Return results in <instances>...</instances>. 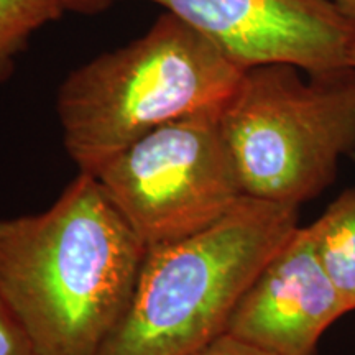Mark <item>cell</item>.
I'll return each instance as SVG.
<instances>
[{
    "label": "cell",
    "mask_w": 355,
    "mask_h": 355,
    "mask_svg": "<svg viewBox=\"0 0 355 355\" xmlns=\"http://www.w3.org/2000/svg\"><path fill=\"white\" fill-rule=\"evenodd\" d=\"M146 250L96 178L79 171L46 211L0 217V295L38 355H97Z\"/></svg>",
    "instance_id": "obj_1"
},
{
    "label": "cell",
    "mask_w": 355,
    "mask_h": 355,
    "mask_svg": "<svg viewBox=\"0 0 355 355\" xmlns=\"http://www.w3.org/2000/svg\"><path fill=\"white\" fill-rule=\"evenodd\" d=\"M243 71L188 21L166 12L125 46L73 69L58 89L63 144L91 173L155 128L222 110Z\"/></svg>",
    "instance_id": "obj_2"
},
{
    "label": "cell",
    "mask_w": 355,
    "mask_h": 355,
    "mask_svg": "<svg viewBox=\"0 0 355 355\" xmlns=\"http://www.w3.org/2000/svg\"><path fill=\"white\" fill-rule=\"evenodd\" d=\"M300 225V207L243 196L224 217L146 250L125 314L97 355H193L227 332L266 261Z\"/></svg>",
    "instance_id": "obj_3"
},
{
    "label": "cell",
    "mask_w": 355,
    "mask_h": 355,
    "mask_svg": "<svg viewBox=\"0 0 355 355\" xmlns=\"http://www.w3.org/2000/svg\"><path fill=\"white\" fill-rule=\"evenodd\" d=\"M243 196L300 207L355 153V69L309 76L290 64L243 71L219 114Z\"/></svg>",
    "instance_id": "obj_4"
},
{
    "label": "cell",
    "mask_w": 355,
    "mask_h": 355,
    "mask_svg": "<svg viewBox=\"0 0 355 355\" xmlns=\"http://www.w3.org/2000/svg\"><path fill=\"white\" fill-rule=\"evenodd\" d=\"M219 114L165 123L89 173L146 248L201 232L243 198Z\"/></svg>",
    "instance_id": "obj_5"
},
{
    "label": "cell",
    "mask_w": 355,
    "mask_h": 355,
    "mask_svg": "<svg viewBox=\"0 0 355 355\" xmlns=\"http://www.w3.org/2000/svg\"><path fill=\"white\" fill-rule=\"evenodd\" d=\"M188 21L242 71L290 64L309 74L349 69L355 21L331 0H144Z\"/></svg>",
    "instance_id": "obj_6"
},
{
    "label": "cell",
    "mask_w": 355,
    "mask_h": 355,
    "mask_svg": "<svg viewBox=\"0 0 355 355\" xmlns=\"http://www.w3.org/2000/svg\"><path fill=\"white\" fill-rule=\"evenodd\" d=\"M347 313L309 225H298L248 286L225 334L273 355H316L326 331Z\"/></svg>",
    "instance_id": "obj_7"
},
{
    "label": "cell",
    "mask_w": 355,
    "mask_h": 355,
    "mask_svg": "<svg viewBox=\"0 0 355 355\" xmlns=\"http://www.w3.org/2000/svg\"><path fill=\"white\" fill-rule=\"evenodd\" d=\"M319 260L349 311H355V184L309 224Z\"/></svg>",
    "instance_id": "obj_8"
},
{
    "label": "cell",
    "mask_w": 355,
    "mask_h": 355,
    "mask_svg": "<svg viewBox=\"0 0 355 355\" xmlns=\"http://www.w3.org/2000/svg\"><path fill=\"white\" fill-rule=\"evenodd\" d=\"M63 13L56 0H0V83L12 76L30 38Z\"/></svg>",
    "instance_id": "obj_9"
},
{
    "label": "cell",
    "mask_w": 355,
    "mask_h": 355,
    "mask_svg": "<svg viewBox=\"0 0 355 355\" xmlns=\"http://www.w3.org/2000/svg\"><path fill=\"white\" fill-rule=\"evenodd\" d=\"M0 355H38L24 327L0 295Z\"/></svg>",
    "instance_id": "obj_10"
},
{
    "label": "cell",
    "mask_w": 355,
    "mask_h": 355,
    "mask_svg": "<svg viewBox=\"0 0 355 355\" xmlns=\"http://www.w3.org/2000/svg\"><path fill=\"white\" fill-rule=\"evenodd\" d=\"M193 355H273L266 350H261L255 345L243 343V340L237 339V337L224 334L217 337L216 340H212L211 344H207L206 347H202Z\"/></svg>",
    "instance_id": "obj_11"
},
{
    "label": "cell",
    "mask_w": 355,
    "mask_h": 355,
    "mask_svg": "<svg viewBox=\"0 0 355 355\" xmlns=\"http://www.w3.org/2000/svg\"><path fill=\"white\" fill-rule=\"evenodd\" d=\"M64 12H76L81 15H96L119 2V0H56Z\"/></svg>",
    "instance_id": "obj_12"
},
{
    "label": "cell",
    "mask_w": 355,
    "mask_h": 355,
    "mask_svg": "<svg viewBox=\"0 0 355 355\" xmlns=\"http://www.w3.org/2000/svg\"><path fill=\"white\" fill-rule=\"evenodd\" d=\"M347 19L355 21V0H331Z\"/></svg>",
    "instance_id": "obj_13"
},
{
    "label": "cell",
    "mask_w": 355,
    "mask_h": 355,
    "mask_svg": "<svg viewBox=\"0 0 355 355\" xmlns=\"http://www.w3.org/2000/svg\"><path fill=\"white\" fill-rule=\"evenodd\" d=\"M349 64H350V68L355 69V44H354V48H352V53H350V61H349Z\"/></svg>",
    "instance_id": "obj_14"
},
{
    "label": "cell",
    "mask_w": 355,
    "mask_h": 355,
    "mask_svg": "<svg viewBox=\"0 0 355 355\" xmlns=\"http://www.w3.org/2000/svg\"><path fill=\"white\" fill-rule=\"evenodd\" d=\"M350 158H352V159H354V162H355V153H354V155H352V157H350Z\"/></svg>",
    "instance_id": "obj_15"
}]
</instances>
